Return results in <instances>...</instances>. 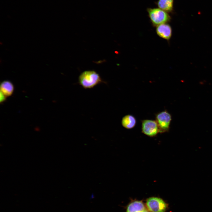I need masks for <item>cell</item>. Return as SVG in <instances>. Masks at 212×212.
Here are the masks:
<instances>
[{"label":"cell","mask_w":212,"mask_h":212,"mask_svg":"<svg viewBox=\"0 0 212 212\" xmlns=\"http://www.w3.org/2000/svg\"><path fill=\"white\" fill-rule=\"evenodd\" d=\"M78 82L85 89L92 88L98 84L106 83L94 70L85 71L81 73L78 77Z\"/></svg>","instance_id":"cell-1"},{"label":"cell","mask_w":212,"mask_h":212,"mask_svg":"<svg viewBox=\"0 0 212 212\" xmlns=\"http://www.w3.org/2000/svg\"><path fill=\"white\" fill-rule=\"evenodd\" d=\"M147 10L151 22L154 26L167 23L171 19L168 13L159 8H149Z\"/></svg>","instance_id":"cell-2"},{"label":"cell","mask_w":212,"mask_h":212,"mask_svg":"<svg viewBox=\"0 0 212 212\" xmlns=\"http://www.w3.org/2000/svg\"><path fill=\"white\" fill-rule=\"evenodd\" d=\"M155 116V121L158 126L159 132L163 133L168 132L172 120L170 114L165 110L157 113Z\"/></svg>","instance_id":"cell-3"},{"label":"cell","mask_w":212,"mask_h":212,"mask_svg":"<svg viewBox=\"0 0 212 212\" xmlns=\"http://www.w3.org/2000/svg\"><path fill=\"white\" fill-rule=\"evenodd\" d=\"M146 206L151 212H164L167 207V205L161 198L152 197L146 201Z\"/></svg>","instance_id":"cell-4"},{"label":"cell","mask_w":212,"mask_h":212,"mask_svg":"<svg viewBox=\"0 0 212 212\" xmlns=\"http://www.w3.org/2000/svg\"><path fill=\"white\" fill-rule=\"evenodd\" d=\"M142 132L150 137L155 136L159 132L158 126L155 120L145 119L141 121Z\"/></svg>","instance_id":"cell-5"},{"label":"cell","mask_w":212,"mask_h":212,"mask_svg":"<svg viewBox=\"0 0 212 212\" xmlns=\"http://www.w3.org/2000/svg\"><path fill=\"white\" fill-rule=\"evenodd\" d=\"M172 29L170 26L167 23L157 26L156 32L160 37L166 40L169 39L172 36Z\"/></svg>","instance_id":"cell-6"},{"label":"cell","mask_w":212,"mask_h":212,"mask_svg":"<svg viewBox=\"0 0 212 212\" xmlns=\"http://www.w3.org/2000/svg\"><path fill=\"white\" fill-rule=\"evenodd\" d=\"M126 212H149L141 201H135L127 206Z\"/></svg>","instance_id":"cell-7"},{"label":"cell","mask_w":212,"mask_h":212,"mask_svg":"<svg viewBox=\"0 0 212 212\" xmlns=\"http://www.w3.org/2000/svg\"><path fill=\"white\" fill-rule=\"evenodd\" d=\"M136 120L132 115L128 114L123 116L121 120V124L124 128L131 129L134 128L136 124Z\"/></svg>","instance_id":"cell-8"},{"label":"cell","mask_w":212,"mask_h":212,"mask_svg":"<svg viewBox=\"0 0 212 212\" xmlns=\"http://www.w3.org/2000/svg\"><path fill=\"white\" fill-rule=\"evenodd\" d=\"M1 92L6 96L11 95L14 91V86L12 83L9 80H4L0 85Z\"/></svg>","instance_id":"cell-9"},{"label":"cell","mask_w":212,"mask_h":212,"mask_svg":"<svg viewBox=\"0 0 212 212\" xmlns=\"http://www.w3.org/2000/svg\"><path fill=\"white\" fill-rule=\"evenodd\" d=\"M156 4L159 8L169 13L173 10V0H158Z\"/></svg>","instance_id":"cell-10"},{"label":"cell","mask_w":212,"mask_h":212,"mask_svg":"<svg viewBox=\"0 0 212 212\" xmlns=\"http://www.w3.org/2000/svg\"><path fill=\"white\" fill-rule=\"evenodd\" d=\"M6 96L0 92V102L1 103L3 102L6 99Z\"/></svg>","instance_id":"cell-11"}]
</instances>
